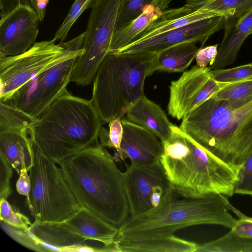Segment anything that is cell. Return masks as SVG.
I'll return each instance as SVG.
<instances>
[{"instance_id": "1", "label": "cell", "mask_w": 252, "mask_h": 252, "mask_svg": "<svg viewBox=\"0 0 252 252\" xmlns=\"http://www.w3.org/2000/svg\"><path fill=\"white\" fill-rule=\"evenodd\" d=\"M170 186L159 204L119 226L114 244L120 252H194L199 244L176 237L183 228L217 224L232 228L237 219L222 194L177 199Z\"/></svg>"}, {"instance_id": "2", "label": "cell", "mask_w": 252, "mask_h": 252, "mask_svg": "<svg viewBox=\"0 0 252 252\" xmlns=\"http://www.w3.org/2000/svg\"><path fill=\"white\" fill-rule=\"evenodd\" d=\"M58 164L81 207L117 226L126 220L129 206L123 172L99 142Z\"/></svg>"}, {"instance_id": "3", "label": "cell", "mask_w": 252, "mask_h": 252, "mask_svg": "<svg viewBox=\"0 0 252 252\" xmlns=\"http://www.w3.org/2000/svg\"><path fill=\"white\" fill-rule=\"evenodd\" d=\"M160 162L173 190L185 198L231 197L238 171L207 152L175 125Z\"/></svg>"}, {"instance_id": "4", "label": "cell", "mask_w": 252, "mask_h": 252, "mask_svg": "<svg viewBox=\"0 0 252 252\" xmlns=\"http://www.w3.org/2000/svg\"><path fill=\"white\" fill-rule=\"evenodd\" d=\"M180 128L204 150L239 171L252 152V101L234 108L212 96L186 115Z\"/></svg>"}, {"instance_id": "5", "label": "cell", "mask_w": 252, "mask_h": 252, "mask_svg": "<svg viewBox=\"0 0 252 252\" xmlns=\"http://www.w3.org/2000/svg\"><path fill=\"white\" fill-rule=\"evenodd\" d=\"M29 129L32 140L57 164L99 142L101 119L92 101L68 91L60 96Z\"/></svg>"}, {"instance_id": "6", "label": "cell", "mask_w": 252, "mask_h": 252, "mask_svg": "<svg viewBox=\"0 0 252 252\" xmlns=\"http://www.w3.org/2000/svg\"><path fill=\"white\" fill-rule=\"evenodd\" d=\"M157 53L109 52L93 81L91 101L101 120L109 123L123 117L145 95L144 83L152 74Z\"/></svg>"}, {"instance_id": "7", "label": "cell", "mask_w": 252, "mask_h": 252, "mask_svg": "<svg viewBox=\"0 0 252 252\" xmlns=\"http://www.w3.org/2000/svg\"><path fill=\"white\" fill-rule=\"evenodd\" d=\"M32 144L33 165L29 171L31 189L26 205L34 218L33 222L64 221L81 206L60 166L44 155L32 140Z\"/></svg>"}, {"instance_id": "8", "label": "cell", "mask_w": 252, "mask_h": 252, "mask_svg": "<svg viewBox=\"0 0 252 252\" xmlns=\"http://www.w3.org/2000/svg\"><path fill=\"white\" fill-rule=\"evenodd\" d=\"M85 32L71 39L66 56L43 70L17 90L10 98L14 104L31 116L38 118L46 109L67 90L71 72L77 58L84 52Z\"/></svg>"}, {"instance_id": "9", "label": "cell", "mask_w": 252, "mask_h": 252, "mask_svg": "<svg viewBox=\"0 0 252 252\" xmlns=\"http://www.w3.org/2000/svg\"><path fill=\"white\" fill-rule=\"evenodd\" d=\"M124 0H96L91 8L82 44L70 82L85 86L94 81L97 69L109 52L116 19Z\"/></svg>"}, {"instance_id": "10", "label": "cell", "mask_w": 252, "mask_h": 252, "mask_svg": "<svg viewBox=\"0 0 252 252\" xmlns=\"http://www.w3.org/2000/svg\"><path fill=\"white\" fill-rule=\"evenodd\" d=\"M71 42V39L59 44L53 39L37 42L22 54L0 57V100L10 98L30 80L63 59Z\"/></svg>"}, {"instance_id": "11", "label": "cell", "mask_w": 252, "mask_h": 252, "mask_svg": "<svg viewBox=\"0 0 252 252\" xmlns=\"http://www.w3.org/2000/svg\"><path fill=\"white\" fill-rule=\"evenodd\" d=\"M210 67L194 65L171 82L168 114L178 120L213 96L227 84L218 83L211 76Z\"/></svg>"}, {"instance_id": "12", "label": "cell", "mask_w": 252, "mask_h": 252, "mask_svg": "<svg viewBox=\"0 0 252 252\" xmlns=\"http://www.w3.org/2000/svg\"><path fill=\"white\" fill-rule=\"evenodd\" d=\"M41 20L30 4H21L0 17V57L16 56L35 43Z\"/></svg>"}, {"instance_id": "13", "label": "cell", "mask_w": 252, "mask_h": 252, "mask_svg": "<svg viewBox=\"0 0 252 252\" xmlns=\"http://www.w3.org/2000/svg\"><path fill=\"white\" fill-rule=\"evenodd\" d=\"M123 182L131 217L152 208L151 198L155 190L170 186L160 160L150 164L131 163L123 172Z\"/></svg>"}, {"instance_id": "14", "label": "cell", "mask_w": 252, "mask_h": 252, "mask_svg": "<svg viewBox=\"0 0 252 252\" xmlns=\"http://www.w3.org/2000/svg\"><path fill=\"white\" fill-rule=\"evenodd\" d=\"M226 17L218 15L203 19L144 39L133 41L116 52L118 53H158L170 46L181 43L194 41L201 43L224 27Z\"/></svg>"}, {"instance_id": "15", "label": "cell", "mask_w": 252, "mask_h": 252, "mask_svg": "<svg viewBox=\"0 0 252 252\" xmlns=\"http://www.w3.org/2000/svg\"><path fill=\"white\" fill-rule=\"evenodd\" d=\"M13 238L27 248L36 252H63L69 247L87 245L86 240L71 233L61 222H32L27 229L17 228Z\"/></svg>"}, {"instance_id": "16", "label": "cell", "mask_w": 252, "mask_h": 252, "mask_svg": "<svg viewBox=\"0 0 252 252\" xmlns=\"http://www.w3.org/2000/svg\"><path fill=\"white\" fill-rule=\"evenodd\" d=\"M123 135L121 149L131 163L150 164L160 160L163 151L160 139L147 128L125 118L122 119Z\"/></svg>"}, {"instance_id": "17", "label": "cell", "mask_w": 252, "mask_h": 252, "mask_svg": "<svg viewBox=\"0 0 252 252\" xmlns=\"http://www.w3.org/2000/svg\"><path fill=\"white\" fill-rule=\"evenodd\" d=\"M61 223L71 233L86 241L100 242L110 252H118L114 241L119 228L81 207Z\"/></svg>"}, {"instance_id": "18", "label": "cell", "mask_w": 252, "mask_h": 252, "mask_svg": "<svg viewBox=\"0 0 252 252\" xmlns=\"http://www.w3.org/2000/svg\"><path fill=\"white\" fill-rule=\"evenodd\" d=\"M223 27V36L211 69H222L235 61L244 42L252 34V9L239 18H225Z\"/></svg>"}, {"instance_id": "19", "label": "cell", "mask_w": 252, "mask_h": 252, "mask_svg": "<svg viewBox=\"0 0 252 252\" xmlns=\"http://www.w3.org/2000/svg\"><path fill=\"white\" fill-rule=\"evenodd\" d=\"M129 121L155 134L162 142L167 141L174 126L162 108L145 95L132 105L126 114Z\"/></svg>"}, {"instance_id": "20", "label": "cell", "mask_w": 252, "mask_h": 252, "mask_svg": "<svg viewBox=\"0 0 252 252\" xmlns=\"http://www.w3.org/2000/svg\"><path fill=\"white\" fill-rule=\"evenodd\" d=\"M218 15L223 14L205 10H195L186 4L179 8L167 9L140 33L134 41L148 38Z\"/></svg>"}, {"instance_id": "21", "label": "cell", "mask_w": 252, "mask_h": 252, "mask_svg": "<svg viewBox=\"0 0 252 252\" xmlns=\"http://www.w3.org/2000/svg\"><path fill=\"white\" fill-rule=\"evenodd\" d=\"M29 129L0 132V155L5 158L18 175L24 168L29 171L33 165Z\"/></svg>"}, {"instance_id": "22", "label": "cell", "mask_w": 252, "mask_h": 252, "mask_svg": "<svg viewBox=\"0 0 252 252\" xmlns=\"http://www.w3.org/2000/svg\"><path fill=\"white\" fill-rule=\"evenodd\" d=\"M172 0H158L147 6L143 13L113 34L109 52H116L133 42L138 34L167 9Z\"/></svg>"}, {"instance_id": "23", "label": "cell", "mask_w": 252, "mask_h": 252, "mask_svg": "<svg viewBox=\"0 0 252 252\" xmlns=\"http://www.w3.org/2000/svg\"><path fill=\"white\" fill-rule=\"evenodd\" d=\"M196 43L194 41L181 43L157 53L152 68V74L157 71L184 72L195 58L200 49L196 45Z\"/></svg>"}, {"instance_id": "24", "label": "cell", "mask_w": 252, "mask_h": 252, "mask_svg": "<svg viewBox=\"0 0 252 252\" xmlns=\"http://www.w3.org/2000/svg\"><path fill=\"white\" fill-rule=\"evenodd\" d=\"M186 5L195 10H205L237 18L252 9V0H187Z\"/></svg>"}, {"instance_id": "25", "label": "cell", "mask_w": 252, "mask_h": 252, "mask_svg": "<svg viewBox=\"0 0 252 252\" xmlns=\"http://www.w3.org/2000/svg\"><path fill=\"white\" fill-rule=\"evenodd\" d=\"M38 120L19 108L11 98L0 100V132L29 129Z\"/></svg>"}, {"instance_id": "26", "label": "cell", "mask_w": 252, "mask_h": 252, "mask_svg": "<svg viewBox=\"0 0 252 252\" xmlns=\"http://www.w3.org/2000/svg\"><path fill=\"white\" fill-rule=\"evenodd\" d=\"M198 252H252V238L238 236L230 231L222 237L199 245Z\"/></svg>"}, {"instance_id": "27", "label": "cell", "mask_w": 252, "mask_h": 252, "mask_svg": "<svg viewBox=\"0 0 252 252\" xmlns=\"http://www.w3.org/2000/svg\"><path fill=\"white\" fill-rule=\"evenodd\" d=\"M213 96L234 108L243 106L252 101V79L227 84Z\"/></svg>"}, {"instance_id": "28", "label": "cell", "mask_w": 252, "mask_h": 252, "mask_svg": "<svg viewBox=\"0 0 252 252\" xmlns=\"http://www.w3.org/2000/svg\"><path fill=\"white\" fill-rule=\"evenodd\" d=\"M158 0H124L118 12L114 31L125 27L138 17L145 8Z\"/></svg>"}, {"instance_id": "29", "label": "cell", "mask_w": 252, "mask_h": 252, "mask_svg": "<svg viewBox=\"0 0 252 252\" xmlns=\"http://www.w3.org/2000/svg\"><path fill=\"white\" fill-rule=\"evenodd\" d=\"M122 116H118L108 123L109 130L101 126L98 135L100 145L113 148L116 150L120 158L125 159L121 149L123 135Z\"/></svg>"}, {"instance_id": "30", "label": "cell", "mask_w": 252, "mask_h": 252, "mask_svg": "<svg viewBox=\"0 0 252 252\" xmlns=\"http://www.w3.org/2000/svg\"><path fill=\"white\" fill-rule=\"evenodd\" d=\"M96 0H74L63 21L57 30L53 39L64 42L78 19L87 9L92 8Z\"/></svg>"}, {"instance_id": "31", "label": "cell", "mask_w": 252, "mask_h": 252, "mask_svg": "<svg viewBox=\"0 0 252 252\" xmlns=\"http://www.w3.org/2000/svg\"><path fill=\"white\" fill-rule=\"evenodd\" d=\"M211 77L218 83L231 84L252 79V63L229 69L211 70Z\"/></svg>"}, {"instance_id": "32", "label": "cell", "mask_w": 252, "mask_h": 252, "mask_svg": "<svg viewBox=\"0 0 252 252\" xmlns=\"http://www.w3.org/2000/svg\"><path fill=\"white\" fill-rule=\"evenodd\" d=\"M0 201V221L23 229H27L32 225L30 219L11 206L7 199H2Z\"/></svg>"}, {"instance_id": "33", "label": "cell", "mask_w": 252, "mask_h": 252, "mask_svg": "<svg viewBox=\"0 0 252 252\" xmlns=\"http://www.w3.org/2000/svg\"><path fill=\"white\" fill-rule=\"evenodd\" d=\"M234 194L252 196V152L238 171Z\"/></svg>"}, {"instance_id": "34", "label": "cell", "mask_w": 252, "mask_h": 252, "mask_svg": "<svg viewBox=\"0 0 252 252\" xmlns=\"http://www.w3.org/2000/svg\"><path fill=\"white\" fill-rule=\"evenodd\" d=\"M12 168L5 158L0 155V199H7L12 192L10 184Z\"/></svg>"}, {"instance_id": "35", "label": "cell", "mask_w": 252, "mask_h": 252, "mask_svg": "<svg viewBox=\"0 0 252 252\" xmlns=\"http://www.w3.org/2000/svg\"><path fill=\"white\" fill-rule=\"evenodd\" d=\"M218 52V44L200 47L195 57L197 65L200 67L211 65L216 60Z\"/></svg>"}, {"instance_id": "36", "label": "cell", "mask_w": 252, "mask_h": 252, "mask_svg": "<svg viewBox=\"0 0 252 252\" xmlns=\"http://www.w3.org/2000/svg\"><path fill=\"white\" fill-rule=\"evenodd\" d=\"M28 171L26 168H23L19 175V178L16 182V188L17 192L21 195L26 197V204L30 201V193L31 189V182Z\"/></svg>"}, {"instance_id": "37", "label": "cell", "mask_w": 252, "mask_h": 252, "mask_svg": "<svg viewBox=\"0 0 252 252\" xmlns=\"http://www.w3.org/2000/svg\"><path fill=\"white\" fill-rule=\"evenodd\" d=\"M230 232L240 237L252 238V222L239 219Z\"/></svg>"}, {"instance_id": "38", "label": "cell", "mask_w": 252, "mask_h": 252, "mask_svg": "<svg viewBox=\"0 0 252 252\" xmlns=\"http://www.w3.org/2000/svg\"><path fill=\"white\" fill-rule=\"evenodd\" d=\"M49 1V0H31V5L37 12L41 22L45 17Z\"/></svg>"}, {"instance_id": "39", "label": "cell", "mask_w": 252, "mask_h": 252, "mask_svg": "<svg viewBox=\"0 0 252 252\" xmlns=\"http://www.w3.org/2000/svg\"><path fill=\"white\" fill-rule=\"evenodd\" d=\"M227 204L229 208V209L232 211L236 216L238 217L239 219L245 220H246L250 221L252 222V217H250L244 215L241 212H240L239 210L235 208L228 200H227Z\"/></svg>"}]
</instances>
